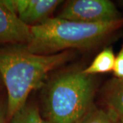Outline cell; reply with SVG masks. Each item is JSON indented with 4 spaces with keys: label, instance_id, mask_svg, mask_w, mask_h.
I'll return each mask as SVG.
<instances>
[{
    "label": "cell",
    "instance_id": "1",
    "mask_svg": "<svg viewBox=\"0 0 123 123\" xmlns=\"http://www.w3.org/2000/svg\"><path fill=\"white\" fill-rule=\"evenodd\" d=\"M68 58L66 51L38 55L30 52L25 46L17 44L0 49V75L8 92V119L25 105L30 93L43 84L49 73Z\"/></svg>",
    "mask_w": 123,
    "mask_h": 123
},
{
    "label": "cell",
    "instance_id": "2",
    "mask_svg": "<svg viewBox=\"0 0 123 123\" xmlns=\"http://www.w3.org/2000/svg\"><path fill=\"white\" fill-rule=\"evenodd\" d=\"M123 25V18L97 23H82L49 18L30 25L26 48L38 55H52L69 49L89 48Z\"/></svg>",
    "mask_w": 123,
    "mask_h": 123
},
{
    "label": "cell",
    "instance_id": "3",
    "mask_svg": "<svg viewBox=\"0 0 123 123\" xmlns=\"http://www.w3.org/2000/svg\"><path fill=\"white\" fill-rule=\"evenodd\" d=\"M94 93L92 75H86L82 70L57 77L46 95L48 123H76L92 107Z\"/></svg>",
    "mask_w": 123,
    "mask_h": 123
},
{
    "label": "cell",
    "instance_id": "4",
    "mask_svg": "<svg viewBox=\"0 0 123 123\" xmlns=\"http://www.w3.org/2000/svg\"><path fill=\"white\" fill-rule=\"evenodd\" d=\"M58 18L82 23H97L120 18L115 5L108 0L69 1Z\"/></svg>",
    "mask_w": 123,
    "mask_h": 123
},
{
    "label": "cell",
    "instance_id": "5",
    "mask_svg": "<svg viewBox=\"0 0 123 123\" xmlns=\"http://www.w3.org/2000/svg\"><path fill=\"white\" fill-rule=\"evenodd\" d=\"M30 25L23 22L17 13L0 1V43L17 44L28 42Z\"/></svg>",
    "mask_w": 123,
    "mask_h": 123
},
{
    "label": "cell",
    "instance_id": "6",
    "mask_svg": "<svg viewBox=\"0 0 123 123\" xmlns=\"http://www.w3.org/2000/svg\"><path fill=\"white\" fill-rule=\"evenodd\" d=\"M16 13L27 25L43 22L62 2L58 0H13Z\"/></svg>",
    "mask_w": 123,
    "mask_h": 123
},
{
    "label": "cell",
    "instance_id": "7",
    "mask_svg": "<svg viewBox=\"0 0 123 123\" xmlns=\"http://www.w3.org/2000/svg\"><path fill=\"white\" fill-rule=\"evenodd\" d=\"M106 102L116 120L123 122V79H116L110 85Z\"/></svg>",
    "mask_w": 123,
    "mask_h": 123
},
{
    "label": "cell",
    "instance_id": "8",
    "mask_svg": "<svg viewBox=\"0 0 123 123\" xmlns=\"http://www.w3.org/2000/svg\"><path fill=\"white\" fill-rule=\"evenodd\" d=\"M114 53L111 48H105L97 55L94 60L82 72L88 75L105 73L113 70L115 61Z\"/></svg>",
    "mask_w": 123,
    "mask_h": 123
},
{
    "label": "cell",
    "instance_id": "9",
    "mask_svg": "<svg viewBox=\"0 0 123 123\" xmlns=\"http://www.w3.org/2000/svg\"><path fill=\"white\" fill-rule=\"evenodd\" d=\"M8 123H48L41 118L38 109L31 105H25L9 119Z\"/></svg>",
    "mask_w": 123,
    "mask_h": 123
},
{
    "label": "cell",
    "instance_id": "10",
    "mask_svg": "<svg viewBox=\"0 0 123 123\" xmlns=\"http://www.w3.org/2000/svg\"><path fill=\"white\" fill-rule=\"evenodd\" d=\"M116 119L109 111L92 107L84 116L76 123H114Z\"/></svg>",
    "mask_w": 123,
    "mask_h": 123
},
{
    "label": "cell",
    "instance_id": "11",
    "mask_svg": "<svg viewBox=\"0 0 123 123\" xmlns=\"http://www.w3.org/2000/svg\"><path fill=\"white\" fill-rule=\"evenodd\" d=\"M112 70L117 79H123V46L120 50L118 55L115 57Z\"/></svg>",
    "mask_w": 123,
    "mask_h": 123
},
{
    "label": "cell",
    "instance_id": "12",
    "mask_svg": "<svg viewBox=\"0 0 123 123\" xmlns=\"http://www.w3.org/2000/svg\"><path fill=\"white\" fill-rule=\"evenodd\" d=\"M6 116H7L6 111L0 103V123H6Z\"/></svg>",
    "mask_w": 123,
    "mask_h": 123
},
{
    "label": "cell",
    "instance_id": "13",
    "mask_svg": "<svg viewBox=\"0 0 123 123\" xmlns=\"http://www.w3.org/2000/svg\"><path fill=\"white\" fill-rule=\"evenodd\" d=\"M114 123H123V122H122V121H120V120H116Z\"/></svg>",
    "mask_w": 123,
    "mask_h": 123
}]
</instances>
